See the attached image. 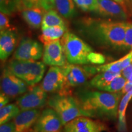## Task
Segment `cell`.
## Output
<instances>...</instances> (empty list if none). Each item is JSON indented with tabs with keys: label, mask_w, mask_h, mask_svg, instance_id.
I'll return each mask as SVG.
<instances>
[{
	"label": "cell",
	"mask_w": 132,
	"mask_h": 132,
	"mask_svg": "<svg viewBox=\"0 0 132 132\" xmlns=\"http://www.w3.org/2000/svg\"><path fill=\"white\" fill-rule=\"evenodd\" d=\"M89 64L93 65H101L105 63V57L100 53L92 52L88 56Z\"/></svg>",
	"instance_id": "cell-29"
},
{
	"label": "cell",
	"mask_w": 132,
	"mask_h": 132,
	"mask_svg": "<svg viewBox=\"0 0 132 132\" xmlns=\"http://www.w3.org/2000/svg\"><path fill=\"white\" fill-rule=\"evenodd\" d=\"M57 26H65L64 20L54 10L51 9L47 11L42 20V28Z\"/></svg>",
	"instance_id": "cell-22"
},
{
	"label": "cell",
	"mask_w": 132,
	"mask_h": 132,
	"mask_svg": "<svg viewBox=\"0 0 132 132\" xmlns=\"http://www.w3.org/2000/svg\"><path fill=\"white\" fill-rule=\"evenodd\" d=\"M42 45L29 38L22 39L14 53V58L23 61H37L43 56Z\"/></svg>",
	"instance_id": "cell-11"
},
{
	"label": "cell",
	"mask_w": 132,
	"mask_h": 132,
	"mask_svg": "<svg viewBox=\"0 0 132 132\" xmlns=\"http://www.w3.org/2000/svg\"><path fill=\"white\" fill-rule=\"evenodd\" d=\"M54 6L59 14L65 19L75 16L76 10L73 0H54Z\"/></svg>",
	"instance_id": "cell-21"
},
{
	"label": "cell",
	"mask_w": 132,
	"mask_h": 132,
	"mask_svg": "<svg viewBox=\"0 0 132 132\" xmlns=\"http://www.w3.org/2000/svg\"><path fill=\"white\" fill-rule=\"evenodd\" d=\"M131 74H132V61L130 63L129 65L127 66V67L123 69L122 71V75L123 77H125V78L127 79V80L128 77H129Z\"/></svg>",
	"instance_id": "cell-32"
},
{
	"label": "cell",
	"mask_w": 132,
	"mask_h": 132,
	"mask_svg": "<svg viewBox=\"0 0 132 132\" xmlns=\"http://www.w3.org/2000/svg\"><path fill=\"white\" fill-rule=\"evenodd\" d=\"M123 48H132V23H126Z\"/></svg>",
	"instance_id": "cell-28"
},
{
	"label": "cell",
	"mask_w": 132,
	"mask_h": 132,
	"mask_svg": "<svg viewBox=\"0 0 132 132\" xmlns=\"http://www.w3.org/2000/svg\"><path fill=\"white\" fill-rule=\"evenodd\" d=\"M132 98V90H130L123 97L120 101L118 109V130L119 132L127 131V123L125 113L128 102Z\"/></svg>",
	"instance_id": "cell-20"
},
{
	"label": "cell",
	"mask_w": 132,
	"mask_h": 132,
	"mask_svg": "<svg viewBox=\"0 0 132 132\" xmlns=\"http://www.w3.org/2000/svg\"><path fill=\"white\" fill-rule=\"evenodd\" d=\"M131 3H132V0H131Z\"/></svg>",
	"instance_id": "cell-37"
},
{
	"label": "cell",
	"mask_w": 132,
	"mask_h": 132,
	"mask_svg": "<svg viewBox=\"0 0 132 132\" xmlns=\"http://www.w3.org/2000/svg\"><path fill=\"white\" fill-rule=\"evenodd\" d=\"M22 8V0H0L1 12L11 15Z\"/></svg>",
	"instance_id": "cell-24"
},
{
	"label": "cell",
	"mask_w": 132,
	"mask_h": 132,
	"mask_svg": "<svg viewBox=\"0 0 132 132\" xmlns=\"http://www.w3.org/2000/svg\"><path fill=\"white\" fill-rule=\"evenodd\" d=\"M40 86L47 93H63L65 89V75L62 67L52 66Z\"/></svg>",
	"instance_id": "cell-12"
},
{
	"label": "cell",
	"mask_w": 132,
	"mask_h": 132,
	"mask_svg": "<svg viewBox=\"0 0 132 132\" xmlns=\"http://www.w3.org/2000/svg\"><path fill=\"white\" fill-rule=\"evenodd\" d=\"M67 32L65 26H57L42 28V34L39 36L40 41L44 45L53 41L59 40Z\"/></svg>",
	"instance_id": "cell-18"
},
{
	"label": "cell",
	"mask_w": 132,
	"mask_h": 132,
	"mask_svg": "<svg viewBox=\"0 0 132 132\" xmlns=\"http://www.w3.org/2000/svg\"><path fill=\"white\" fill-rule=\"evenodd\" d=\"M47 104L56 112L64 125L78 117H88L79 106L75 97L66 94L52 95L48 99Z\"/></svg>",
	"instance_id": "cell-4"
},
{
	"label": "cell",
	"mask_w": 132,
	"mask_h": 132,
	"mask_svg": "<svg viewBox=\"0 0 132 132\" xmlns=\"http://www.w3.org/2000/svg\"><path fill=\"white\" fill-rule=\"evenodd\" d=\"M0 132H15V125L13 120L1 125Z\"/></svg>",
	"instance_id": "cell-31"
},
{
	"label": "cell",
	"mask_w": 132,
	"mask_h": 132,
	"mask_svg": "<svg viewBox=\"0 0 132 132\" xmlns=\"http://www.w3.org/2000/svg\"><path fill=\"white\" fill-rule=\"evenodd\" d=\"M78 7L85 12H95L97 8V0H73Z\"/></svg>",
	"instance_id": "cell-27"
},
{
	"label": "cell",
	"mask_w": 132,
	"mask_h": 132,
	"mask_svg": "<svg viewBox=\"0 0 132 132\" xmlns=\"http://www.w3.org/2000/svg\"><path fill=\"white\" fill-rule=\"evenodd\" d=\"M131 90H132V82L127 81L124 87H123V88L122 89V92L120 94H127Z\"/></svg>",
	"instance_id": "cell-34"
},
{
	"label": "cell",
	"mask_w": 132,
	"mask_h": 132,
	"mask_svg": "<svg viewBox=\"0 0 132 132\" xmlns=\"http://www.w3.org/2000/svg\"><path fill=\"white\" fill-rule=\"evenodd\" d=\"M47 11L38 6L24 7L21 9V16L27 24L32 28L42 26V20Z\"/></svg>",
	"instance_id": "cell-16"
},
{
	"label": "cell",
	"mask_w": 132,
	"mask_h": 132,
	"mask_svg": "<svg viewBox=\"0 0 132 132\" xmlns=\"http://www.w3.org/2000/svg\"><path fill=\"white\" fill-rule=\"evenodd\" d=\"M120 75L121 73H114L110 71L100 72L92 78L90 81V86L99 90H102L114 78Z\"/></svg>",
	"instance_id": "cell-19"
},
{
	"label": "cell",
	"mask_w": 132,
	"mask_h": 132,
	"mask_svg": "<svg viewBox=\"0 0 132 132\" xmlns=\"http://www.w3.org/2000/svg\"><path fill=\"white\" fill-rule=\"evenodd\" d=\"M96 13L102 17L119 20L127 18L126 9L122 4L113 0H97Z\"/></svg>",
	"instance_id": "cell-14"
},
{
	"label": "cell",
	"mask_w": 132,
	"mask_h": 132,
	"mask_svg": "<svg viewBox=\"0 0 132 132\" xmlns=\"http://www.w3.org/2000/svg\"><path fill=\"white\" fill-rule=\"evenodd\" d=\"M9 15L1 12L0 14V31H4L6 30H12L11 27Z\"/></svg>",
	"instance_id": "cell-30"
},
{
	"label": "cell",
	"mask_w": 132,
	"mask_h": 132,
	"mask_svg": "<svg viewBox=\"0 0 132 132\" xmlns=\"http://www.w3.org/2000/svg\"><path fill=\"white\" fill-rule=\"evenodd\" d=\"M116 1L119 3H120V4H122L123 3V0H116Z\"/></svg>",
	"instance_id": "cell-35"
},
{
	"label": "cell",
	"mask_w": 132,
	"mask_h": 132,
	"mask_svg": "<svg viewBox=\"0 0 132 132\" xmlns=\"http://www.w3.org/2000/svg\"><path fill=\"white\" fill-rule=\"evenodd\" d=\"M21 110L16 104H7L0 110V125H2L14 119Z\"/></svg>",
	"instance_id": "cell-23"
},
{
	"label": "cell",
	"mask_w": 132,
	"mask_h": 132,
	"mask_svg": "<svg viewBox=\"0 0 132 132\" xmlns=\"http://www.w3.org/2000/svg\"><path fill=\"white\" fill-rule=\"evenodd\" d=\"M43 62L45 65L62 67L67 60L60 40H56L44 45L42 56Z\"/></svg>",
	"instance_id": "cell-13"
},
{
	"label": "cell",
	"mask_w": 132,
	"mask_h": 132,
	"mask_svg": "<svg viewBox=\"0 0 132 132\" xmlns=\"http://www.w3.org/2000/svg\"><path fill=\"white\" fill-rule=\"evenodd\" d=\"M16 45V35L12 30L1 31L0 35V59L6 60L10 56Z\"/></svg>",
	"instance_id": "cell-17"
},
{
	"label": "cell",
	"mask_w": 132,
	"mask_h": 132,
	"mask_svg": "<svg viewBox=\"0 0 132 132\" xmlns=\"http://www.w3.org/2000/svg\"><path fill=\"white\" fill-rule=\"evenodd\" d=\"M62 68L65 75L64 90L68 87H75L83 85L90 76L97 73L95 66L67 63L62 66Z\"/></svg>",
	"instance_id": "cell-6"
},
{
	"label": "cell",
	"mask_w": 132,
	"mask_h": 132,
	"mask_svg": "<svg viewBox=\"0 0 132 132\" xmlns=\"http://www.w3.org/2000/svg\"><path fill=\"white\" fill-rule=\"evenodd\" d=\"M114 1H116V0H114Z\"/></svg>",
	"instance_id": "cell-36"
},
{
	"label": "cell",
	"mask_w": 132,
	"mask_h": 132,
	"mask_svg": "<svg viewBox=\"0 0 132 132\" xmlns=\"http://www.w3.org/2000/svg\"><path fill=\"white\" fill-rule=\"evenodd\" d=\"M7 67L28 86H34L42 80L45 72V64L37 61H23L14 59Z\"/></svg>",
	"instance_id": "cell-5"
},
{
	"label": "cell",
	"mask_w": 132,
	"mask_h": 132,
	"mask_svg": "<svg viewBox=\"0 0 132 132\" xmlns=\"http://www.w3.org/2000/svg\"><path fill=\"white\" fill-rule=\"evenodd\" d=\"M106 130L105 124L99 120L80 116L64 125L61 132H103Z\"/></svg>",
	"instance_id": "cell-10"
},
{
	"label": "cell",
	"mask_w": 132,
	"mask_h": 132,
	"mask_svg": "<svg viewBox=\"0 0 132 132\" xmlns=\"http://www.w3.org/2000/svg\"><path fill=\"white\" fill-rule=\"evenodd\" d=\"M48 102L47 92L41 86H35L16 100V105L21 111L39 109L44 107Z\"/></svg>",
	"instance_id": "cell-7"
},
{
	"label": "cell",
	"mask_w": 132,
	"mask_h": 132,
	"mask_svg": "<svg viewBox=\"0 0 132 132\" xmlns=\"http://www.w3.org/2000/svg\"><path fill=\"white\" fill-rule=\"evenodd\" d=\"M64 126L59 115L53 109L47 108L41 112L33 125L34 132H59Z\"/></svg>",
	"instance_id": "cell-9"
},
{
	"label": "cell",
	"mask_w": 132,
	"mask_h": 132,
	"mask_svg": "<svg viewBox=\"0 0 132 132\" xmlns=\"http://www.w3.org/2000/svg\"><path fill=\"white\" fill-rule=\"evenodd\" d=\"M127 79L122 75H120L113 79L106 86L102 89V91H105L111 93H118L120 90H122L126 84Z\"/></svg>",
	"instance_id": "cell-25"
},
{
	"label": "cell",
	"mask_w": 132,
	"mask_h": 132,
	"mask_svg": "<svg viewBox=\"0 0 132 132\" xmlns=\"http://www.w3.org/2000/svg\"><path fill=\"white\" fill-rule=\"evenodd\" d=\"M40 113L39 109L21 111L13 119L15 125V132H27L34 125Z\"/></svg>",
	"instance_id": "cell-15"
},
{
	"label": "cell",
	"mask_w": 132,
	"mask_h": 132,
	"mask_svg": "<svg viewBox=\"0 0 132 132\" xmlns=\"http://www.w3.org/2000/svg\"><path fill=\"white\" fill-rule=\"evenodd\" d=\"M28 85L24 81L9 70L7 67L3 69L1 78V92L11 98L23 95L28 90Z\"/></svg>",
	"instance_id": "cell-8"
},
{
	"label": "cell",
	"mask_w": 132,
	"mask_h": 132,
	"mask_svg": "<svg viewBox=\"0 0 132 132\" xmlns=\"http://www.w3.org/2000/svg\"><path fill=\"white\" fill-rule=\"evenodd\" d=\"M32 6L42 7L48 11L55 7L54 0H22V8Z\"/></svg>",
	"instance_id": "cell-26"
},
{
	"label": "cell",
	"mask_w": 132,
	"mask_h": 132,
	"mask_svg": "<svg viewBox=\"0 0 132 132\" xmlns=\"http://www.w3.org/2000/svg\"><path fill=\"white\" fill-rule=\"evenodd\" d=\"M126 23L83 18L77 23V29L84 38L100 47L123 48Z\"/></svg>",
	"instance_id": "cell-1"
},
{
	"label": "cell",
	"mask_w": 132,
	"mask_h": 132,
	"mask_svg": "<svg viewBox=\"0 0 132 132\" xmlns=\"http://www.w3.org/2000/svg\"><path fill=\"white\" fill-rule=\"evenodd\" d=\"M9 102V97L1 92L0 94V108L7 105Z\"/></svg>",
	"instance_id": "cell-33"
},
{
	"label": "cell",
	"mask_w": 132,
	"mask_h": 132,
	"mask_svg": "<svg viewBox=\"0 0 132 132\" xmlns=\"http://www.w3.org/2000/svg\"><path fill=\"white\" fill-rule=\"evenodd\" d=\"M120 94L85 89L77 92L74 97L89 118L114 120L118 116Z\"/></svg>",
	"instance_id": "cell-2"
},
{
	"label": "cell",
	"mask_w": 132,
	"mask_h": 132,
	"mask_svg": "<svg viewBox=\"0 0 132 132\" xmlns=\"http://www.w3.org/2000/svg\"><path fill=\"white\" fill-rule=\"evenodd\" d=\"M60 40L67 63L74 65L89 64L88 56L93 50L80 37L67 31Z\"/></svg>",
	"instance_id": "cell-3"
}]
</instances>
